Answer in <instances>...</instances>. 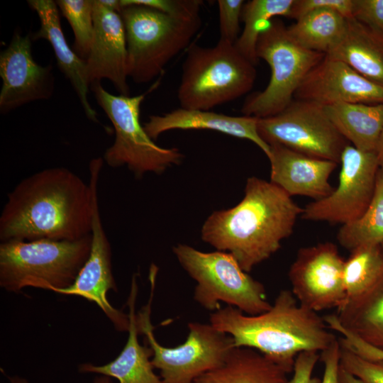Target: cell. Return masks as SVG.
Wrapping results in <instances>:
<instances>
[{
	"instance_id": "1",
	"label": "cell",
	"mask_w": 383,
	"mask_h": 383,
	"mask_svg": "<svg viewBox=\"0 0 383 383\" xmlns=\"http://www.w3.org/2000/svg\"><path fill=\"white\" fill-rule=\"evenodd\" d=\"M102 157L89 165V182L70 170L50 167L20 181L0 215L1 242L77 240L91 234Z\"/></svg>"
},
{
	"instance_id": "2",
	"label": "cell",
	"mask_w": 383,
	"mask_h": 383,
	"mask_svg": "<svg viewBox=\"0 0 383 383\" xmlns=\"http://www.w3.org/2000/svg\"><path fill=\"white\" fill-rule=\"evenodd\" d=\"M302 212L280 187L251 177L236 206L214 211L205 221L201 239L218 251L231 253L248 273L280 248Z\"/></svg>"
},
{
	"instance_id": "3",
	"label": "cell",
	"mask_w": 383,
	"mask_h": 383,
	"mask_svg": "<svg viewBox=\"0 0 383 383\" xmlns=\"http://www.w3.org/2000/svg\"><path fill=\"white\" fill-rule=\"evenodd\" d=\"M209 321L231 336L235 347L255 349L288 373L300 353L322 352L337 339L323 317L301 306L288 289L281 290L265 312L251 316L227 306L211 312Z\"/></svg>"
},
{
	"instance_id": "4",
	"label": "cell",
	"mask_w": 383,
	"mask_h": 383,
	"mask_svg": "<svg viewBox=\"0 0 383 383\" xmlns=\"http://www.w3.org/2000/svg\"><path fill=\"white\" fill-rule=\"evenodd\" d=\"M91 235L77 240H10L0 244V286L58 292L71 286L88 259Z\"/></svg>"
},
{
	"instance_id": "5",
	"label": "cell",
	"mask_w": 383,
	"mask_h": 383,
	"mask_svg": "<svg viewBox=\"0 0 383 383\" xmlns=\"http://www.w3.org/2000/svg\"><path fill=\"white\" fill-rule=\"evenodd\" d=\"M255 65L235 45L218 40L213 47L189 46L177 89L180 108L210 111L249 92Z\"/></svg>"
},
{
	"instance_id": "6",
	"label": "cell",
	"mask_w": 383,
	"mask_h": 383,
	"mask_svg": "<svg viewBox=\"0 0 383 383\" xmlns=\"http://www.w3.org/2000/svg\"><path fill=\"white\" fill-rule=\"evenodd\" d=\"M128 51V74L136 84L160 75L202 25L200 14L174 16L140 5L122 7Z\"/></svg>"
},
{
	"instance_id": "7",
	"label": "cell",
	"mask_w": 383,
	"mask_h": 383,
	"mask_svg": "<svg viewBox=\"0 0 383 383\" xmlns=\"http://www.w3.org/2000/svg\"><path fill=\"white\" fill-rule=\"evenodd\" d=\"M173 252L196 281L194 299L202 308L213 312L223 302L251 316L271 308L263 284L245 272L231 253L202 252L182 243L173 247Z\"/></svg>"
},
{
	"instance_id": "8",
	"label": "cell",
	"mask_w": 383,
	"mask_h": 383,
	"mask_svg": "<svg viewBox=\"0 0 383 383\" xmlns=\"http://www.w3.org/2000/svg\"><path fill=\"white\" fill-rule=\"evenodd\" d=\"M256 55L269 65L270 79L265 89L246 98L240 111L244 116L263 118L279 113L293 101L304 77L326 54L299 45L289 34L287 26L273 18L259 35Z\"/></svg>"
},
{
	"instance_id": "9",
	"label": "cell",
	"mask_w": 383,
	"mask_h": 383,
	"mask_svg": "<svg viewBox=\"0 0 383 383\" xmlns=\"http://www.w3.org/2000/svg\"><path fill=\"white\" fill-rule=\"evenodd\" d=\"M91 89L115 131L114 141L102 157L108 166H126L140 177L148 172L162 174L182 161L184 155L179 149L157 145L140 123V106L149 91L134 96L113 95L101 82L91 84Z\"/></svg>"
},
{
	"instance_id": "10",
	"label": "cell",
	"mask_w": 383,
	"mask_h": 383,
	"mask_svg": "<svg viewBox=\"0 0 383 383\" xmlns=\"http://www.w3.org/2000/svg\"><path fill=\"white\" fill-rule=\"evenodd\" d=\"M149 279L150 299L137 314V321L140 333L152 349L151 363L159 370L162 383H192L225 362L235 348L233 340L210 323L190 322L184 343L174 348L160 345L154 335L150 317L156 274H150Z\"/></svg>"
},
{
	"instance_id": "11",
	"label": "cell",
	"mask_w": 383,
	"mask_h": 383,
	"mask_svg": "<svg viewBox=\"0 0 383 383\" xmlns=\"http://www.w3.org/2000/svg\"><path fill=\"white\" fill-rule=\"evenodd\" d=\"M257 130L269 145L277 144L306 155L340 163L348 141L318 104L294 99L279 113L259 118Z\"/></svg>"
},
{
	"instance_id": "12",
	"label": "cell",
	"mask_w": 383,
	"mask_h": 383,
	"mask_svg": "<svg viewBox=\"0 0 383 383\" xmlns=\"http://www.w3.org/2000/svg\"><path fill=\"white\" fill-rule=\"evenodd\" d=\"M340 163L337 187L328 196L306 205L301 215L303 219L343 225L357 220L367 209L379 170L376 152L348 145Z\"/></svg>"
},
{
	"instance_id": "13",
	"label": "cell",
	"mask_w": 383,
	"mask_h": 383,
	"mask_svg": "<svg viewBox=\"0 0 383 383\" xmlns=\"http://www.w3.org/2000/svg\"><path fill=\"white\" fill-rule=\"evenodd\" d=\"M345 262L330 242L300 248L289 270L291 291L299 303L316 312L344 305Z\"/></svg>"
},
{
	"instance_id": "14",
	"label": "cell",
	"mask_w": 383,
	"mask_h": 383,
	"mask_svg": "<svg viewBox=\"0 0 383 383\" xmlns=\"http://www.w3.org/2000/svg\"><path fill=\"white\" fill-rule=\"evenodd\" d=\"M0 112L6 114L28 103L49 99L55 89L52 66L37 63L32 38L16 31L0 53Z\"/></svg>"
},
{
	"instance_id": "15",
	"label": "cell",
	"mask_w": 383,
	"mask_h": 383,
	"mask_svg": "<svg viewBox=\"0 0 383 383\" xmlns=\"http://www.w3.org/2000/svg\"><path fill=\"white\" fill-rule=\"evenodd\" d=\"M294 99L323 106L340 102L383 104V86L326 55L304 77Z\"/></svg>"
},
{
	"instance_id": "16",
	"label": "cell",
	"mask_w": 383,
	"mask_h": 383,
	"mask_svg": "<svg viewBox=\"0 0 383 383\" xmlns=\"http://www.w3.org/2000/svg\"><path fill=\"white\" fill-rule=\"evenodd\" d=\"M91 235V245L88 259L74 283L57 293L79 296L94 302L116 330L128 331V315L115 309L107 299L108 292H116L117 287L112 272L111 247L101 218L98 191L94 196Z\"/></svg>"
},
{
	"instance_id": "17",
	"label": "cell",
	"mask_w": 383,
	"mask_h": 383,
	"mask_svg": "<svg viewBox=\"0 0 383 383\" xmlns=\"http://www.w3.org/2000/svg\"><path fill=\"white\" fill-rule=\"evenodd\" d=\"M94 35L86 60L90 85L109 80L118 93L130 96L125 26L119 13L94 0Z\"/></svg>"
},
{
	"instance_id": "18",
	"label": "cell",
	"mask_w": 383,
	"mask_h": 383,
	"mask_svg": "<svg viewBox=\"0 0 383 383\" xmlns=\"http://www.w3.org/2000/svg\"><path fill=\"white\" fill-rule=\"evenodd\" d=\"M270 182L290 196H304L318 201L333 191L329 177L338 163L312 157L280 145H270Z\"/></svg>"
},
{
	"instance_id": "19",
	"label": "cell",
	"mask_w": 383,
	"mask_h": 383,
	"mask_svg": "<svg viewBox=\"0 0 383 383\" xmlns=\"http://www.w3.org/2000/svg\"><path fill=\"white\" fill-rule=\"evenodd\" d=\"M258 120L256 117L244 115L233 116L211 111L179 108L162 115L150 116L143 125L153 140L171 130H211L249 140L268 157L270 146L259 135Z\"/></svg>"
},
{
	"instance_id": "20",
	"label": "cell",
	"mask_w": 383,
	"mask_h": 383,
	"mask_svg": "<svg viewBox=\"0 0 383 383\" xmlns=\"http://www.w3.org/2000/svg\"><path fill=\"white\" fill-rule=\"evenodd\" d=\"M27 2L40 21V28L31 35L32 40L43 39L48 41L60 70L72 84L87 117L97 123L96 112L88 99L90 84L86 61L69 46L62 29L56 2L52 0H28Z\"/></svg>"
},
{
	"instance_id": "21",
	"label": "cell",
	"mask_w": 383,
	"mask_h": 383,
	"mask_svg": "<svg viewBox=\"0 0 383 383\" xmlns=\"http://www.w3.org/2000/svg\"><path fill=\"white\" fill-rule=\"evenodd\" d=\"M138 293L136 276L132 277L131 292L128 299L129 308L128 338L119 354L113 361L101 366L90 363L82 364V372H94L117 379L119 383H162L160 376L153 371L150 357L152 351L148 344L140 345L138 335L140 333L135 313V300Z\"/></svg>"
},
{
	"instance_id": "22",
	"label": "cell",
	"mask_w": 383,
	"mask_h": 383,
	"mask_svg": "<svg viewBox=\"0 0 383 383\" xmlns=\"http://www.w3.org/2000/svg\"><path fill=\"white\" fill-rule=\"evenodd\" d=\"M340 60L365 78L383 86V36L353 18H347L345 30L326 55Z\"/></svg>"
},
{
	"instance_id": "23",
	"label": "cell",
	"mask_w": 383,
	"mask_h": 383,
	"mask_svg": "<svg viewBox=\"0 0 383 383\" xmlns=\"http://www.w3.org/2000/svg\"><path fill=\"white\" fill-rule=\"evenodd\" d=\"M288 374L259 351L235 347L222 365L192 383H289Z\"/></svg>"
},
{
	"instance_id": "24",
	"label": "cell",
	"mask_w": 383,
	"mask_h": 383,
	"mask_svg": "<svg viewBox=\"0 0 383 383\" xmlns=\"http://www.w3.org/2000/svg\"><path fill=\"white\" fill-rule=\"evenodd\" d=\"M323 107L334 126L353 146L376 151L383 129V104L340 102Z\"/></svg>"
},
{
	"instance_id": "25",
	"label": "cell",
	"mask_w": 383,
	"mask_h": 383,
	"mask_svg": "<svg viewBox=\"0 0 383 383\" xmlns=\"http://www.w3.org/2000/svg\"><path fill=\"white\" fill-rule=\"evenodd\" d=\"M335 315L343 328L383 349V276L367 293L347 301Z\"/></svg>"
},
{
	"instance_id": "26",
	"label": "cell",
	"mask_w": 383,
	"mask_h": 383,
	"mask_svg": "<svg viewBox=\"0 0 383 383\" xmlns=\"http://www.w3.org/2000/svg\"><path fill=\"white\" fill-rule=\"evenodd\" d=\"M347 18L336 11H312L287 26L292 39L301 47L327 54L343 36Z\"/></svg>"
},
{
	"instance_id": "27",
	"label": "cell",
	"mask_w": 383,
	"mask_h": 383,
	"mask_svg": "<svg viewBox=\"0 0 383 383\" xmlns=\"http://www.w3.org/2000/svg\"><path fill=\"white\" fill-rule=\"evenodd\" d=\"M345 249L383 245V172L379 170L372 199L364 213L356 221L343 224L337 234Z\"/></svg>"
},
{
	"instance_id": "28",
	"label": "cell",
	"mask_w": 383,
	"mask_h": 383,
	"mask_svg": "<svg viewBox=\"0 0 383 383\" xmlns=\"http://www.w3.org/2000/svg\"><path fill=\"white\" fill-rule=\"evenodd\" d=\"M293 3L294 0H251L244 3L241 13L244 28L235 46L254 65L258 62L256 45L261 30L276 16L289 18Z\"/></svg>"
},
{
	"instance_id": "29",
	"label": "cell",
	"mask_w": 383,
	"mask_h": 383,
	"mask_svg": "<svg viewBox=\"0 0 383 383\" xmlns=\"http://www.w3.org/2000/svg\"><path fill=\"white\" fill-rule=\"evenodd\" d=\"M382 276V245L362 246L350 251L349 257L345 262L343 270L347 301L367 293Z\"/></svg>"
},
{
	"instance_id": "30",
	"label": "cell",
	"mask_w": 383,
	"mask_h": 383,
	"mask_svg": "<svg viewBox=\"0 0 383 383\" xmlns=\"http://www.w3.org/2000/svg\"><path fill=\"white\" fill-rule=\"evenodd\" d=\"M55 2L72 29L74 51L86 61L94 35V0H57Z\"/></svg>"
},
{
	"instance_id": "31",
	"label": "cell",
	"mask_w": 383,
	"mask_h": 383,
	"mask_svg": "<svg viewBox=\"0 0 383 383\" xmlns=\"http://www.w3.org/2000/svg\"><path fill=\"white\" fill-rule=\"evenodd\" d=\"M340 365L360 383H383V360L363 358L340 345Z\"/></svg>"
},
{
	"instance_id": "32",
	"label": "cell",
	"mask_w": 383,
	"mask_h": 383,
	"mask_svg": "<svg viewBox=\"0 0 383 383\" xmlns=\"http://www.w3.org/2000/svg\"><path fill=\"white\" fill-rule=\"evenodd\" d=\"M220 40L235 45L239 38L243 0H218Z\"/></svg>"
},
{
	"instance_id": "33",
	"label": "cell",
	"mask_w": 383,
	"mask_h": 383,
	"mask_svg": "<svg viewBox=\"0 0 383 383\" xmlns=\"http://www.w3.org/2000/svg\"><path fill=\"white\" fill-rule=\"evenodd\" d=\"M323 318L329 328L335 331L342 335L338 339L342 346L363 358L372 360H383V349L364 341L343 328L339 325L335 314L327 315Z\"/></svg>"
},
{
	"instance_id": "34",
	"label": "cell",
	"mask_w": 383,
	"mask_h": 383,
	"mask_svg": "<svg viewBox=\"0 0 383 383\" xmlns=\"http://www.w3.org/2000/svg\"><path fill=\"white\" fill-rule=\"evenodd\" d=\"M121 6L140 5L174 16L199 14L203 1L200 0H120Z\"/></svg>"
},
{
	"instance_id": "35",
	"label": "cell",
	"mask_w": 383,
	"mask_h": 383,
	"mask_svg": "<svg viewBox=\"0 0 383 383\" xmlns=\"http://www.w3.org/2000/svg\"><path fill=\"white\" fill-rule=\"evenodd\" d=\"M352 18L383 36V0H353Z\"/></svg>"
},
{
	"instance_id": "36",
	"label": "cell",
	"mask_w": 383,
	"mask_h": 383,
	"mask_svg": "<svg viewBox=\"0 0 383 383\" xmlns=\"http://www.w3.org/2000/svg\"><path fill=\"white\" fill-rule=\"evenodd\" d=\"M331 9L345 18L352 17L353 0H294L289 18L296 21L318 9Z\"/></svg>"
},
{
	"instance_id": "37",
	"label": "cell",
	"mask_w": 383,
	"mask_h": 383,
	"mask_svg": "<svg viewBox=\"0 0 383 383\" xmlns=\"http://www.w3.org/2000/svg\"><path fill=\"white\" fill-rule=\"evenodd\" d=\"M320 355L316 351H304L296 357L293 376L289 383H321L322 379L312 376Z\"/></svg>"
},
{
	"instance_id": "38",
	"label": "cell",
	"mask_w": 383,
	"mask_h": 383,
	"mask_svg": "<svg viewBox=\"0 0 383 383\" xmlns=\"http://www.w3.org/2000/svg\"><path fill=\"white\" fill-rule=\"evenodd\" d=\"M340 344L338 339L321 352V359L324 364V372L321 383H338Z\"/></svg>"
},
{
	"instance_id": "39",
	"label": "cell",
	"mask_w": 383,
	"mask_h": 383,
	"mask_svg": "<svg viewBox=\"0 0 383 383\" xmlns=\"http://www.w3.org/2000/svg\"><path fill=\"white\" fill-rule=\"evenodd\" d=\"M338 383H360L357 379L345 370L340 365Z\"/></svg>"
},
{
	"instance_id": "40",
	"label": "cell",
	"mask_w": 383,
	"mask_h": 383,
	"mask_svg": "<svg viewBox=\"0 0 383 383\" xmlns=\"http://www.w3.org/2000/svg\"><path fill=\"white\" fill-rule=\"evenodd\" d=\"M375 152L379 170L383 172V129L380 133Z\"/></svg>"
},
{
	"instance_id": "41",
	"label": "cell",
	"mask_w": 383,
	"mask_h": 383,
	"mask_svg": "<svg viewBox=\"0 0 383 383\" xmlns=\"http://www.w3.org/2000/svg\"><path fill=\"white\" fill-rule=\"evenodd\" d=\"M99 2L109 10L121 13L122 6L120 0H99Z\"/></svg>"
},
{
	"instance_id": "42",
	"label": "cell",
	"mask_w": 383,
	"mask_h": 383,
	"mask_svg": "<svg viewBox=\"0 0 383 383\" xmlns=\"http://www.w3.org/2000/svg\"><path fill=\"white\" fill-rule=\"evenodd\" d=\"M94 383H112L111 379L107 376L96 377Z\"/></svg>"
},
{
	"instance_id": "43",
	"label": "cell",
	"mask_w": 383,
	"mask_h": 383,
	"mask_svg": "<svg viewBox=\"0 0 383 383\" xmlns=\"http://www.w3.org/2000/svg\"><path fill=\"white\" fill-rule=\"evenodd\" d=\"M11 383H26L25 380L23 379H13Z\"/></svg>"
},
{
	"instance_id": "44",
	"label": "cell",
	"mask_w": 383,
	"mask_h": 383,
	"mask_svg": "<svg viewBox=\"0 0 383 383\" xmlns=\"http://www.w3.org/2000/svg\"></svg>"
}]
</instances>
